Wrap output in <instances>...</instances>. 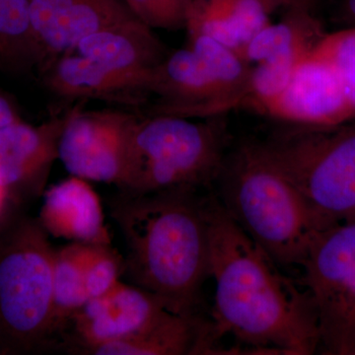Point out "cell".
<instances>
[{"instance_id":"44dd1931","label":"cell","mask_w":355,"mask_h":355,"mask_svg":"<svg viewBox=\"0 0 355 355\" xmlns=\"http://www.w3.org/2000/svg\"><path fill=\"white\" fill-rule=\"evenodd\" d=\"M313 53L328 60L335 67L355 110V26L324 34Z\"/></svg>"},{"instance_id":"5bb4252c","label":"cell","mask_w":355,"mask_h":355,"mask_svg":"<svg viewBox=\"0 0 355 355\" xmlns=\"http://www.w3.org/2000/svg\"><path fill=\"white\" fill-rule=\"evenodd\" d=\"M43 196L37 219L46 234L83 244H111L101 200L87 180L69 177Z\"/></svg>"},{"instance_id":"d6986e66","label":"cell","mask_w":355,"mask_h":355,"mask_svg":"<svg viewBox=\"0 0 355 355\" xmlns=\"http://www.w3.org/2000/svg\"><path fill=\"white\" fill-rule=\"evenodd\" d=\"M90 245L70 242L55 250L53 263V331L55 345L71 318L89 300L85 287L86 259Z\"/></svg>"},{"instance_id":"e0dca14e","label":"cell","mask_w":355,"mask_h":355,"mask_svg":"<svg viewBox=\"0 0 355 355\" xmlns=\"http://www.w3.org/2000/svg\"><path fill=\"white\" fill-rule=\"evenodd\" d=\"M46 85L55 94L69 99H113L135 91H146L144 81L97 64L83 55H62L51 67Z\"/></svg>"},{"instance_id":"ac0fdd59","label":"cell","mask_w":355,"mask_h":355,"mask_svg":"<svg viewBox=\"0 0 355 355\" xmlns=\"http://www.w3.org/2000/svg\"><path fill=\"white\" fill-rule=\"evenodd\" d=\"M324 34L311 11L288 10L284 19L268 24L242 49L248 64L277 60H302L314 50Z\"/></svg>"},{"instance_id":"6da1fadb","label":"cell","mask_w":355,"mask_h":355,"mask_svg":"<svg viewBox=\"0 0 355 355\" xmlns=\"http://www.w3.org/2000/svg\"><path fill=\"white\" fill-rule=\"evenodd\" d=\"M210 277L216 302L214 338L234 336L256 352L311 354L320 345L309 294L296 288L263 248L242 230L216 197H207Z\"/></svg>"},{"instance_id":"7402d4cb","label":"cell","mask_w":355,"mask_h":355,"mask_svg":"<svg viewBox=\"0 0 355 355\" xmlns=\"http://www.w3.org/2000/svg\"><path fill=\"white\" fill-rule=\"evenodd\" d=\"M123 275V257L111 244L90 245L84 270L89 299L108 293L121 282Z\"/></svg>"},{"instance_id":"ffe728a7","label":"cell","mask_w":355,"mask_h":355,"mask_svg":"<svg viewBox=\"0 0 355 355\" xmlns=\"http://www.w3.org/2000/svg\"><path fill=\"white\" fill-rule=\"evenodd\" d=\"M189 48L200 58L214 79L228 109L244 105L252 65L248 64L237 51L207 35L189 33Z\"/></svg>"},{"instance_id":"484cf974","label":"cell","mask_w":355,"mask_h":355,"mask_svg":"<svg viewBox=\"0 0 355 355\" xmlns=\"http://www.w3.org/2000/svg\"><path fill=\"white\" fill-rule=\"evenodd\" d=\"M345 12L355 26V0H345Z\"/></svg>"},{"instance_id":"9a60e30c","label":"cell","mask_w":355,"mask_h":355,"mask_svg":"<svg viewBox=\"0 0 355 355\" xmlns=\"http://www.w3.org/2000/svg\"><path fill=\"white\" fill-rule=\"evenodd\" d=\"M210 324L197 314L168 316L125 340L100 345L85 355H184L212 354Z\"/></svg>"},{"instance_id":"ba28073f","label":"cell","mask_w":355,"mask_h":355,"mask_svg":"<svg viewBox=\"0 0 355 355\" xmlns=\"http://www.w3.org/2000/svg\"><path fill=\"white\" fill-rule=\"evenodd\" d=\"M137 121L123 112H83L77 106L60 137L58 159L71 176L121 188Z\"/></svg>"},{"instance_id":"3957f363","label":"cell","mask_w":355,"mask_h":355,"mask_svg":"<svg viewBox=\"0 0 355 355\" xmlns=\"http://www.w3.org/2000/svg\"><path fill=\"white\" fill-rule=\"evenodd\" d=\"M216 181L222 207L277 265L301 266L315 238L336 224L314 209L260 144L226 154Z\"/></svg>"},{"instance_id":"30bf717a","label":"cell","mask_w":355,"mask_h":355,"mask_svg":"<svg viewBox=\"0 0 355 355\" xmlns=\"http://www.w3.org/2000/svg\"><path fill=\"white\" fill-rule=\"evenodd\" d=\"M74 108L40 125L22 121L0 128V184L15 207L43 196L58 144Z\"/></svg>"},{"instance_id":"7a4b0ae2","label":"cell","mask_w":355,"mask_h":355,"mask_svg":"<svg viewBox=\"0 0 355 355\" xmlns=\"http://www.w3.org/2000/svg\"><path fill=\"white\" fill-rule=\"evenodd\" d=\"M200 191H119L110 202L127 248L123 275L177 314H197L210 277L207 197Z\"/></svg>"},{"instance_id":"4fadbf2b","label":"cell","mask_w":355,"mask_h":355,"mask_svg":"<svg viewBox=\"0 0 355 355\" xmlns=\"http://www.w3.org/2000/svg\"><path fill=\"white\" fill-rule=\"evenodd\" d=\"M73 51L113 71L137 77L148 92L154 70L168 55L153 29L137 18L88 35Z\"/></svg>"},{"instance_id":"52a82bcc","label":"cell","mask_w":355,"mask_h":355,"mask_svg":"<svg viewBox=\"0 0 355 355\" xmlns=\"http://www.w3.org/2000/svg\"><path fill=\"white\" fill-rule=\"evenodd\" d=\"M301 266L320 343L330 354H355V221L322 231Z\"/></svg>"},{"instance_id":"2e32d148","label":"cell","mask_w":355,"mask_h":355,"mask_svg":"<svg viewBox=\"0 0 355 355\" xmlns=\"http://www.w3.org/2000/svg\"><path fill=\"white\" fill-rule=\"evenodd\" d=\"M272 10L263 0H193L189 33L207 35L237 51L270 24Z\"/></svg>"},{"instance_id":"7c38bea8","label":"cell","mask_w":355,"mask_h":355,"mask_svg":"<svg viewBox=\"0 0 355 355\" xmlns=\"http://www.w3.org/2000/svg\"><path fill=\"white\" fill-rule=\"evenodd\" d=\"M30 16L46 58L72 53L88 35L135 18L125 0H30Z\"/></svg>"},{"instance_id":"8fae6325","label":"cell","mask_w":355,"mask_h":355,"mask_svg":"<svg viewBox=\"0 0 355 355\" xmlns=\"http://www.w3.org/2000/svg\"><path fill=\"white\" fill-rule=\"evenodd\" d=\"M261 113L309 128L338 127L355 119L335 67L313 53L298 62L286 87Z\"/></svg>"},{"instance_id":"8992f818","label":"cell","mask_w":355,"mask_h":355,"mask_svg":"<svg viewBox=\"0 0 355 355\" xmlns=\"http://www.w3.org/2000/svg\"><path fill=\"white\" fill-rule=\"evenodd\" d=\"M260 144L321 216L355 221V127H299Z\"/></svg>"},{"instance_id":"d4e9b609","label":"cell","mask_w":355,"mask_h":355,"mask_svg":"<svg viewBox=\"0 0 355 355\" xmlns=\"http://www.w3.org/2000/svg\"><path fill=\"white\" fill-rule=\"evenodd\" d=\"M13 207L15 205L11 203L6 189L0 184V222L3 220L4 217Z\"/></svg>"},{"instance_id":"277c9868","label":"cell","mask_w":355,"mask_h":355,"mask_svg":"<svg viewBox=\"0 0 355 355\" xmlns=\"http://www.w3.org/2000/svg\"><path fill=\"white\" fill-rule=\"evenodd\" d=\"M55 249L39 223L13 207L0 222V354H28L55 345Z\"/></svg>"},{"instance_id":"9c48e42d","label":"cell","mask_w":355,"mask_h":355,"mask_svg":"<svg viewBox=\"0 0 355 355\" xmlns=\"http://www.w3.org/2000/svg\"><path fill=\"white\" fill-rule=\"evenodd\" d=\"M172 311L157 296L133 284L119 282L108 293L89 299L64 331V345L71 354L125 340L146 330Z\"/></svg>"},{"instance_id":"5b68a950","label":"cell","mask_w":355,"mask_h":355,"mask_svg":"<svg viewBox=\"0 0 355 355\" xmlns=\"http://www.w3.org/2000/svg\"><path fill=\"white\" fill-rule=\"evenodd\" d=\"M226 139L220 119L193 121L172 114H153L137 121L127 175L119 191L202 190L216 181L226 155Z\"/></svg>"},{"instance_id":"cb8c5ba5","label":"cell","mask_w":355,"mask_h":355,"mask_svg":"<svg viewBox=\"0 0 355 355\" xmlns=\"http://www.w3.org/2000/svg\"><path fill=\"white\" fill-rule=\"evenodd\" d=\"M272 11L284 8L286 10H306L313 12L316 0H263Z\"/></svg>"},{"instance_id":"603a6c76","label":"cell","mask_w":355,"mask_h":355,"mask_svg":"<svg viewBox=\"0 0 355 355\" xmlns=\"http://www.w3.org/2000/svg\"><path fill=\"white\" fill-rule=\"evenodd\" d=\"M135 18L151 29L186 28L193 0H125Z\"/></svg>"}]
</instances>
